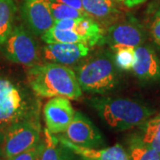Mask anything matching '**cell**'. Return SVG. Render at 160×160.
<instances>
[{
    "mask_svg": "<svg viewBox=\"0 0 160 160\" xmlns=\"http://www.w3.org/2000/svg\"><path fill=\"white\" fill-rule=\"evenodd\" d=\"M35 35L23 24H15L7 39L0 46L7 60L28 68L41 60V50Z\"/></svg>",
    "mask_w": 160,
    "mask_h": 160,
    "instance_id": "5",
    "label": "cell"
},
{
    "mask_svg": "<svg viewBox=\"0 0 160 160\" xmlns=\"http://www.w3.org/2000/svg\"><path fill=\"white\" fill-rule=\"evenodd\" d=\"M40 119L24 120L15 123L4 132L2 154L8 158L33 148L42 141Z\"/></svg>",
    "mask_w": 160,
    "mask_h": 160,
    "instance_id": "6",
    "label": "cell"
},
{
    "mask_svg": "<svg viewBox=\"0 0 160 160\" xmlns=\"http://www.w3.org/2000/svg\"><path fill=\"white\" fill-rule=\"evenodd\" d=\"M134 51L135 63L132 69L134 76L144 82H160V60L154 49L143 44Z\"/></svg>",
    "mask_w": 160,
    "mask_h": 160,
    "instance_id": "12",
    "label": "cell"
},
{
    "mask_svg": "<svg viewBox=\"0 0 160 160\" xmlns=\"http://www.w3.org/2000/svg\"><path fill=\"white\" fill-rule=\"evenodd\" d=\"M40 102L33 91L0 76V130L24 120L40 119Z\"/></svg>",
    "mask_w": 160,
    "mask_h": 160,
    "instance_id": "3",
    "label": "cell"
},
{
    "mask_svg": "<svg viewBox=\"0 0 160 160\" xmlns=\"http://www.w3.org/2000/svg\"><path fill=\"white\" fill-rule=\"evenodd\" d=\"M51 11L54 21H61L65 19H79V18L90 17V15L85 11H80L71 6L58 3L51 0Z\"/></svg>",
    "mask_w": 160,
    "mask_h": 160,
    "instance_id": "22",
    "label": "cell"
},
{
    "mask_svg": "<svg viewBox=\"0 0 160 160\" xmlns=\"http://www.w3.org/2000/svg\"><path fill=\"white\" fill-rule=\"evenodd\" d=\"M43 138L45 147L41 152L39 160H62L63 145L58 136H55L46 128Z\"/></svg>",
    "mask_w": 160,
    "mask_h": 160,
    "instance_id": "20",
    "label": "cell"
},
{
    "mask_svg": "<svg viewBox=\"0 0 160 160\" xmlns=\"http://www.w3.org/2000/svg\"><path fill=\"white\" fill-rule=\"evenodd\" d=\"M52 1H55V2H58V3H62V4H64V5L71 6V7L76 8V9L80 10V11H85L81 0H52Z\"/></svg>",
    "mask_w": 160,
    "mask_h": 160,
    "instance_id": "25",
    "label": "cell"
},
{
    "mask_svg": "<svg viewBox=\"0 0 160 160\" xmlns=\"http://www.w3.org/2000/svg\"><path fill=\"white\" fill-rule=\"evenodd\" d=\"M62 160H83L80 158L77 154H75L73 151L63 146L62 156Z\"/></svg>",
    "mask_w": 160,
    "mask_h": 160,
    "instance_id": "26",
    "label": "cell"
},
{
    "mask_svg": "<svg viewBox=\"0 0 160 160\" xmlns=\"http://www.w3.org/2000/svg\"><path fill=\"white\" fill-rule=\"evenodd\" d=\"M84 10L102 26L109 27L121 14L115 0H81Z\"/></svg>",
    "mask_w": 160,
    "mask_h": 160,
    "instance_id": "15",
    "label": "cell"
},
{
    "mask_svg": "<svg viewBox=\"0 0 160 160\" xmlns=\"http://www.w3.org/2000/svg\"><path fill=\"white\" fill-rule=\"evenodd\" d=\"M42 40L46 44L53 43H69V44H84L87 46L86 41L79 35L71 30H62L52 27L49 30L41 36Z\"/></svg>",
    "mask_w": 160,
    "mask_h": 160,
    "instance_id": "19",
    "label": "cell"
},
{
    "mask_svg": "<svg viewBox=\"0 0 160 160\" xmlns=\"http://www.w3.org/2000/svg\"><path fill=\"white\" fill-rule=\"evenodd\" d=\"M61 143L83 160H131L126 149L118 143L108 148H86L76 145L63 136H58Z\"/></svg>",
    "mask_w": 160,
    "mask_h": 160,
    "instance_id": "14",
    "label": "cell"
},
{
    "mask_svg": "<svg viewBox=\"0 0 160 160\" xmlns=\"http://www.w3.org/2000/svg\"><path fill=\"white\" fill-rule=\"evenodd\" d=\"M45 147L44 138L38 144H37L33 148L28 149L26 151H23L20 154L15 155L13 157L4 158V160H39L41 152Z\"/></svg>",
    "mask_w": 160,
    "mask_h": 160,
    "instance_id": "23",
    "label": "cell"
},
{
    "mask_svg": "<svg viewBox=\"0 0 160 160\" xmlns=\"http://www.w3.org/2000/svg\"><path fill=\"white\" fill-rule=\"evenodd\" d=\"M127 153L131 160H160V153L143 142L139 134L127 139Z\"/></svg>",
    "mask_w": 160,
    "mask_h": 160,
    "instance_id": "17",
    "label": "cell"
},
{
    "mask_svg": "<svg viewBox=\"0 0 160 160\" xmlns=\"http://www.w3.org/2000/svg\"><path fill=\"white\" fill-rule=\"evenodd\" d=\"M51 0H23L21 13L25 26L37 37H41L54 25Z\"/></svg>",
    "mask_w": 160,
    "mask_h": 160,
    "instance_id": "9",
    "label": "cell"
},
{
    "mask_svg": "<svg viewBox=\"0 0 160 160\" xmlns=\"http://www.w3.org/2000/svg\"><path fill=\"white\" fill-rule=\"evenodd\" d=\"M63 137L76 145L98 149L105 144L102 132L86 115L75 112L73 119L63 132Z\"/></svg>",
    "mask_w": 160,
    "mask_h": 160,
    "instance_id": "8",
    "label": "cell"
},
{
    "mask_svg": "<svg viewBox=\"0 0 160 160\" xmlns=\"http://www.w3.org/2000/svg\"><path fill=\"white\" fill-rule=\"evenodd\" d=\"M141 127L140 137L146 145L160 153V113L144 122Z\"/></svg>",
    "mask_w": 160,
    "mask_h": 160,
    "instance_id": "18",
    "label": "cell"
},
{
    "mask_svg": "<svg viewBox=\"0 0 160 160\" xmlns=\"http://www.w3.org/2000/svg\"><path fill=\"white\" fill-rule=\"evenodd\" d=\"M135 48L129 46H112L116 66L121 70H132L135 63Z\"/></svg>",
    "mask_w": 160,
    "mask_h": 160,
    "instance_id": "21",
    "label": "cell"
},
{
    "mask_svg": "<svg viewBox=\"0 0 160 160\" xmlns=\"http://www.w3.org/2000/svg\"><path fill=\"white\" fill-rule=\"evenodd\" d=\"M91 47L84 44L53 43L46 44L41 50L45 62L75 67L90 53Z\"/></svg>",
    "mask_w": 160,
    "mask_h": 160,
    "instance_id": "11",
    "label": "cell"
},
{
    "mask_svg": "<svg viewBox=\"0 0 160 160\" xmlns=\"http://www.w3.org/2000/svg\"><path fill=\"white\" fill-rule=\"evenodd\" d=\"M149 34L155 45L160 50V8L155 12L149 26Z\"/></svg>",
    "mask_w": 160,
    "mask_h": 160,
    "instance_id": "24",
    "label": "cell"
},
{
    "mask_svg": "<svg viewBox=\"0 0 160 160\" xmlns=\"http://www.w3.org/2000/svg\"><path fill=\"white\" fill-rule=\"evenodd\" d=\"M89 105L109 128L126 131L142 125L154 114V110L132 99L111 96H94Z\"/></svg>",
    "mask_w": 160,
    "mask_h": 160,
    "instance_id": "2",
    "label": "cell"
},
{
    "mask_svg": "<svg viewBox=\"0 0 160 160\" xmlns=\"http://www.w3.org/2000/svg\"><path fill=\"white\" fill-rule=\"evenodd\" d=\"M17 6L13 0H0V46L15 25Z\"/></svg>",
    "mask_w": 160,
    "mask_h": 160,
    "instance_id": "16",
    "label": "cell"
},
{
    "mask_svg": "<svg viewBox=\"0 0 160 160\" xmlns=\"http://www.w3.org/2000/svg\"><path fill=\"white\" fill-rule=\"evenodd\" d=\"M3 140H4V132L2 131V130H0V149L2 148Z\"/></svg>",
    "mask_w": 160,
    "mask_h": 160,
    "instance_id": "28",
    "label": "cell"
},
{
    "mask_svg": "<svg viewBox=\"0 0 160 160\" xmlns=\"http://www.w3.org/2000/svg\"><path fill=\"white\" fill-rule=\"evenodd\" d=\"M146 40V32L137 19L128 15L107 27L98 45L112 46H129L136 48Z\"/></svg>",
    "mask_w": 160,
    "mask_h": 160,
    "instance_id": "7",
    "label": "cell"
},
{
    "mask_svg": "<svg viewBox=\"0 0 160 160\" xmlns=\"http://www.w3.org/2000/svg\"><path fill=\"white\" fill-rule=\"evenodd\" d=\"M115 1H118L119 3H122V4H124L127 7H134V6H139L141 4H143L147 0H115Z\"/></svg>",
    "mask_w": 160,
    "mask_h": 160,
    "instance_id": "27",
    "label": "cell"
},
{
    "mask_svg": "<svg viewBox=\"0 0 160 160\" xmlns=\"http://www.w3.org/2000/svg\"><path fill=\"white\" fill-rule=\"evenodd\" d=\"M75 112L69 99L62 96L51 98L43 108L46 129L53 134L64 132L73 119Z\"/></svg>",
    "mask_w": 160,
    "mask_h": 160,
    "instance_id": "10",
    "label": "cell"
},
{
    "mask_svg": "<svg viewBox=\"0 0 160 160\" xmlns=\"http://www.w3.org/2000/svg\"><path fill=\"white\" fill-rule=\"evenodd\" d=\"M28 84L38 97L62 96L78 100L82 89L74 69L53 62H39L27 70Z\"/></svg>",
    "mask_w": 160,
    "mask_h": 160,
    "instance_id": "1",
    "label": "cell"
},
{
    "mask_svg": "<svg viewBox=\"0 0 160 160\" xmlns=\"http://www.w3.org/2000/svg\"><path fill=\"white\" fill-rule=\"evenodd\" d=\"M52 27L62 30L74 31L83 38L86 45L91 48L98 45L105 31L103 30L102 26L91 17L55 21Z\"/></svg>",
    "mask_w": 160,
    "mask_h": 160,
    "instance_id": "13",
    "label": "cell"
},
{
    "mask_svg": "<svg viewBox=\"0 0 160 160\" xmlns=\"http://www.w3.org/2000/svg\"><path fill=\"white\" fill-rule=\"evenodd\" d=\"M82 91L103 94L119 84L120 69L116 66L112 51H98L86 56L74 67Z\"/></svg>",
    "mask_w": 160,
    "mask_h": 160,
    "instance_id": "4",
    "label": "cell"
},
{
    "mask_svg": "<svg viewBox=\"0 0 160 160\" xmlns=\"http://www.w3.org/2000/svg\"><path fill=\"white\" fill-rule=\"evenodd\" d=\"M0 160H4V157H3V154H2V150L0 149Z\"/></svg>",
    "mask_w": 160,
    "mask_h": 160,
    "instance_id": "29",
    "label": "cell"
}]
</instances>
